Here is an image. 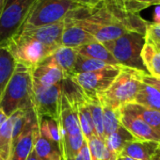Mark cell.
Instances as JSON below:
<instances>
[{
	"instance_id": "obj_29",
	"label": "cell",
	"mask_w": 160,
	"mask_h": 160,
	"mask_svg": "<svg viewBox=\"0 0 160 160\" xmlns=\"http://www.w3.org/2000/svg\"><path fill=\"white\" fill-rule=\"evenodd\" d=\"M101 104L103 108V123H104V134L106 139L107 137L114 133L119 127L122 126V124L120 122L119 109H113L103 103Z\"/></svg>"
},
{
	"instance_id": "obj_13",
	"label": "cell",
	"mask_w": 160,
	"mask_h": 160,
	"mask_svg": "<svg viewBox=\"0 0 160 160\" xmlns=\"http://www.w3.org/2000/svg\"><path fill=\"white\" fill-rule=\"evenodd\" d=\"M93 42L97 41L85 29H83L71 18H64V28L61 37V46L76 49Z\"/></svg>"
},
{
	"instance_id": "obj_25",
	"label": "cell",
	"mask_w": 160,
	"mask_h": 160,
	"mask_svg": "<svg viewBox=\"0 0 160 160\" xmlns=\"http://www.w3.org/2000/svg\"><path fill=\"white\" fill-rule=\"evenodd\" d=\"M86 105L90 110L95 135L105 141V134H104V123H103V108L102 104L97 97H86Z\"/></svg>"
},
{
	"instance_id": "obj_30",
	"label": "cell",
	"mask_w": 160,
	"mask_h": 160,
	"mask_svg": "<svg viewBox=\"0 0 160 160\" xmlns=\"http://www.w3.org/2000/svg\"><path fill=\"white\" fill-rule=\"evenodd\" d=\"M40 133L59 146L60 134H59V126L58 121L46 117L42 118L40 122Z\"/></svg>"
},
{
	"instance_id": "obj_18",
	"label": "cell",
	"mask_w": 160,
	"mask_h": 160,
	"mask_svg": "<svg viewBox=\"0 0 160 160\" xmlns=\"http://www.w3.org/2000/svg\"><path fill=\"white\" fill-rule=\"evenodd\" d=\"M77 55L78 53L76 49L60 46L56 49L47 59L56 63L63 71L65 77H71L73 74V68Z\"/></svg>"
},
{
	"instance_id": "obj_5",
	"label": "cell",
	"mask_w": 160,
	"mask_h": 160,
	"mask_svg": "<svg viewBox=\"0 0 160 160\" xmlns=\"http://www.w3.org/2000/svg\"><path fill=\"white\" fill-rule=\"evenodd\" d=\"M80 7L83 6L76 0H38L21 29L38 28L63 21L71 12Z\"/></svg>"
},
{
	"instance_id": "obj_23",
	"label": "cell",
	"mask_w": 160,
	"mask_h": 160,
	"mask_svg": "<svg viewBox=\"0 0 160 160\" xmlns=\"http://www.w3.org/2000/svg\"><path fill=\"white\" fill-rule=\"evenodd\" d=\"M122 108L135 114L155 131L160 133V111L147 108L135 103L123 105Z\"/></svg>"
},
{
	"instance_id": "obj_10",
	"label": "cell",
	"mask_w": 160,
	"mask_h": 160,
	"mask_svg": "<svg viewBox=\"0 0 160 160\" xmlns=\"http://www.w3.org/2000/svg\"><path fill=\"white\" fill-rule=\"evenodd\" d=\"M121 69V65H116L95 72L75 73L71 77L81 88L86 97H97L108 89Z\"/></svg>"
},
{
	"instance_id": "obj_46",
	"label": "cell",
	"mask_w": 160,
	"mask_h": 160,
	"mask_svg": "<svg viewBox=\"0 0 160 160\" xmlns=\"http://www.w3.org/2000/svg\"><path fill=\"white\" fill-rule=\"evenodd\" d=\"M60 160H61V159H60Z\"/></svg>"
},
{
	"instance_id": "obj_8",
	"label": "cell",
	"mask_w": 160,
	"mask_h": 160,
	"mask_svg": "<svg viewBox=\"0 0 160 160\" xmlns=\"http://www.w3.org/2000/svg\"><path fill=\"white\" fill-rule=\"evenodd\" d=\"M38 0H5L0 14V46L17 34Z\"/></svg>"
},
{
	"instance_id": "obj_11",
	"label": "cell",
	"mask_w": 160,
	"mask_h": 160,
	"mask_svg": "<svg viewBox=\"0 0 160 160\" xmlns=\"http://www.w3.org/2000/svg\"><path fill=\"white\" fill-rule=\"evenodd\" d=\"M119 116L121 124L134 138L141 141H153L160 144V133L148 125L140 118L122 107L119 108Z\"/></svg>"
},
{
	"instance_id": "obj_14",
	"label": "cell",
	"mask_w": 160,
	"mask_h": 160,
	"mask_svg": "<svg viewBox=\"0 0 160 160\" xmlns=\"http://www.w3.org/2000/svg\"><path fill=\"white\" fill-rule=\"evenodd\" d=\"M39 133L40 124L31 125L24 130L12 147L10 160H27L34 150V144Z\"/></svg>"
},
{
	"instance_id": "obj_4",
	"label": "cell",
	"mask_w": 160,
	"mask_h": 160,
	"mask_svg": "<svg viewBox=\"0 0 160 160\" xmlns=\"http://www.w3.org/2000/svg\"><path fill=\"white\" fill-rule=\"evenodd\" d=\"M58 122L60 134L61 160H72L79 152L86 139L80 128L75 108L63 95L61 96L59 119Z\"/></svg>"
},
{
	"instance_id": "obj_16",
	"label": "cell",
	"mask_w": 160,
	"mask_h": 160,
	"mask_svg": "<svg viewBox=\"0 0 160 160\" xmlns=\"http://www.w3.org/2000/svg\"><path fill=\"white\" fill-rule=\"evenodd\" d=\"M141 59L146 72L150 75L160 77V42L145 36Z\"/></svg>"
},
{
	"instance_id": "obj_32",
	"label": "cell",
	"mask_w": 160,
	"mask_h": 160,
	"mask_svg": "<svg viewBox=\"0 0 160 160\" xmlns=\"http://www.w3.org/2000/svg\"><path fill=\"white\" fill-rule=\"evenodd\" d=\"M145 36L160 42V24L149 23L146 28Z\"/></svg>"
},
{
	"instance_id": "obj_38",
	"label": "cell",
	"mask_w": 160,
	"mask_h": 160,
	"mask_svg": "<svg viewBox=\"0 0 160 160\" xmlns=\"http://www.w3.org/2000/svg\"><path fill=\"white\" fill-rule=\"evenodd\" d=\"M8 116L4 113V111L1 109V108H0V126H1L7 120H8Z\"/></svg>"
},
{
	"instance_id": "obj_1",
	"label": "cell",
	"mask_w": 160,
	"mask_h": 160,
	"mask_svg": "<svg viewBox=\"0 0 160 160\" xmlns=\"http://www.w3.org/2000/svg\"><path fill=\"white\" fill-rule=\"evenodd\" d=\"M140 6L131 0H103L92 8L80 7L66 17L104 43L129 32L145 35L149 22L140 16Z\"/></svg>"
},
{
	"instance_id": "obj_27",
	"label": "cell",
	"mask_w": 160,
	"mask_h": 160,
	"mask_svg": "<svg viewBox=\"0 0 160 160\" xmlns=\"http://www.w3.org/2000/svg\"><path fill=\"white\" fill-rule=\"evenodd\" d=\"M112 66L116 65H110L107 62L91 58L82 55H77L76 61L73 68V74L75 73H83V72H95L103 69H108ZM72 74V75H73Z\"/></svg>"
},
{
	"instance_id": "obj_6",
	"label": "cell",
	"mask_w": 160,
	"mask_h": 160,
	"mask_svg": "<svg viewBox=\"0 0 160 160\" xmlns=\"http://www.w3.org/2000/svg\"><path fill=\"white\" fill-rule=\"evenodd\" d=\"M144 42L145 35L137 32H129L116 40L104 42L103 44L119 65L146 72L141 59V50Z\"/></svg>"
},
{
	"instance_id": "obj_3",
	"label": "cell",
	"mask_w": 160,
	"mask_h": 160,
	"mask_svg": "<svg viewBox=\"0 0 160 160\" xmlns=\"http://www.w3.org/2000/svg\"><path fill=\"white\" fill-rule=\"evenodd\" d=\"M145 72H147L122 66L112 84L98 96L99 100L113 109H119L123 105L133 103Z\"/></svg>"
},
{
	"instance_id": "obj_22",
	"label": "cell",
	"mask_w": 160,
	"mask_h": 160,
	"mask_svg": "<svg viewBox=\"0 0 160 160\" xmlns=\"http://www.w3.org/2000/svg\"><path fill=\"white\" fill-rule=\"evenodd\" d=\"M76 51L79 55H82L91 58L98 59L104 62H107L110 65H119L113 56L109 53V51L104 46L103 43L99 42H93L83 45L81 47L76 48Z\"/></svg>"
},
{
	"instance_id": "obj_44",
	"label": "cell",
	"mask_w": 160,
	"mask_h": 160,
	"mask_svg": "<svg viewBox=\"0 0 160 160\" xmlns=\"http://www.w3.org/2000/svg\"><path fill=\"white\" fill-rule=\"evenodd\" d=\"M0 160H2V159H1V158H0Z\"/></svg>"
},
{
	"instance_id": "obj_34",
	"label": "cell",
	"mask_w": 160,
	"mask_h": 160,
	"mask_svg": "<svg viewBox=\"0 0 160 160\" xmlns=\"http://www.w3.org/2000/svg\"><path fill=\"white\" fill-rule=\"evenodd\" d=\"M72 160H91V155H90V151L88 147V143L85 140L83 143L81 149H80L79 152L75 155V157Z\"/></svg>"
},
{
	"instance_id": "obj_12",
	"label": "cell",
	"mask_w": 160,
	"mask_h": 160,
	"mask_svg": "<svg viewBox=\"0 0 160 160\" xmlns=\"http://www.w3.org/2000/svg\"><path fill=\"white\" fill-rule=\"evenodd\" d=\"M64 28V20L51 25L38 28H23L19 32L42 42V44L54 49L61 46V37Z\"/></svg>"
},
{
	"instance_id": "obj_40",
	"label": "cell",
	"mask_w": 160,
	"mask_h": 160,
	"mask_svg": "<svg viewBox=\"0 0 160 160\" xmlns=\"http://www.w3.org/2000/svg\"><path fill=\"white\" fill-rule=\"evenodd\" d=\"M27 160H41L38 156H37V154H36V152H34V150L30 152V154L28 155V157L27 158Z\"/></svg>"
},
{
	"instance_id": "obj_2",
	"label": "cell",
	"mask_w": 160,
	"mask_h": 160,
	"mask_svg": "<svg viewBox=\"0 0 160 160\" xmlns=\"http://www.w3.org/2000/svg\"><path fill=\"white\" fill-rule=\"evenodd\" d=\"M32 70L16 62L14 72L0 99V108L10 117L15 111L33 108Z\"/></svg>"
},
{
	"instance_id": "obj_20",
	"label": "cell",
	"mask_w": 160,
	"mask_h": 160,
	"mask_svg": "<svg viewBox=\"0 0 160 160\" xmlns=\"http://www.w3.org/2000/svg\"><path fill=\"white\" fill-rule=\"evenodd\" d=\"M133 103L160 111V91L142 82Z\"/></svg>"
},
{
	"instance_id": "obj_43",
	"label": "cell",
	"mask_w": 160,
	"mask_h": 160,
	"mask_svg": "<svg viewBox=\"0 0 160 160\" xmlns=\"http://www.w3.org/2000/svg\"><path fill=\"white\" fill-rule=\"evenodd\" d=\"M117 160H122V156H121V155H119V157L117 158Z\"/></svg>"
},
{
	"instance_id": "obj_17",
	"label": "cell",
	"mask_w": 160,
	"mask_h": 160,
	"mask_svg": "<svg viewBox=\"0 0 160 160\" xmlns=\"http://www.w3.org/2000/svg\"><path fill=\"white\" fill-rule=\"evenodd\" d=\"M159 143L153 141H141L133 139L127 141L122 148L121 154L134 160H152V155Z\"/></svg>"
},
{
	"instance_id": "obj_36",
	"label": "cell",
	"mask_w": 160,
	"mask_h": 160,
	"mask_svg": "<svg viewBox=\"0 0 160 160\" xmlns=\"http://www.w3.org/2000/svg\"><path fill=\"white\" fill-rule=\"evenodd\" d=\"M133 1L141 3L147 7H151L152 5H160V0H133Z\"/></svg>"
},
{
	"instance_id": "obj_41",
	"label": "cell",
	"mask_w": 160,
	"mask_h": 160,
	"mask_svg": "<svg viewBox=\"0 0 160 160\" xmlns=\"http://www.w3.org/2000/svg\"><path fill=\"white\" fill-rule=\"evenodd\" d=\"M4 5H5V0H0V14H1V12H2Z\"/></svg>"
},
{
	"instance_id": "obj_28",
	"label": "cell",
	"mask_w": 160,
	"mask_h": 160,
	"mask_svg": "<svg viewBox=\"0 0 160 160\" xmlns=\"http://www.w3.org/2000/svg\"><path fill=\"white\" fill-rule=\"evenodd\" d=\"M73 108H75V110L77 112L80 128H81L84 138L86 140H88L91 137L95 135L94 126H93V122H92V119L90 110L86 105V102L78 104Z\"/></svg>"
},
{
	"instance_id": "obj_9",
	"label": "cell",
	"mask_w": 160,
	"mask_h": 160,
	"mask_svg": "<svg viewBox=\"0 0 160 160\" xmlns=\"http://www.w3.org/2000/svg\"><path fill=\"white\" fill-rule=\"evenodd\" d=\"M61 96V83L44 86L33 80L32 105L39 122L45 117L58 121Z\"/></svg>"
},
{
	"instance_id": "obj_45",
	"label": "cell",
	"mask_w": 160,
	"mask_h": 160,
	"mask_svg": "<svg viewBox=\"0 0 160 160\" xmlns=\"http://www.w3.org/2000/svg\"><path fill=\"white\" fill-rule=\"evenodd\" d=\"M102 1H103V0H102Z\"/></svg>"
},
{
	"instance_id": "obj_47",
	"label": "cell",
	"mask_w": 160,
	"mask_h": 160,
	"mask_svg": "<svg viewBox=\"0 0 160 160\" xmlns=\"http://www.w3.org/2000/svg\"><path fill=\"white\" fill-rule=\"evenodd\" d=\"M159 145H160V144H159Z\"/></svg>"
},
{
	"instance_id": "obj_42",
	"label": "cell",
	"mask_w": 160,
	"mask_h": 160,
	"mask_svg": "<svg viewBox=\"0 0 160 160\" xmlns=\"http://www.w3.org/2000/svg\"><path fill=\"white\" fill-rule=\"evenodd\" d=\"M121 156H122V155H121ZM122 160H134V159L129 158V157H126V156H122Z\"/></svg>"
},
{
	"instance_id": "obj_24",
	"label": "cell",
	"mask_w": 160,
	"mask_h": 160,
	"mask_svg": "<svg viewBox=\"0 0 160 160\" xmlns=\"http://www.w3.org/2000/svg\"><path fill=\"white\" fill-rule=\"evenodd\" d=\"M13 117L10 116L8 120L0 126V158L10 160L12 144Z\"/></svg>"
},
{
	"instance_id": "obj_33",
	"label": "cell",
	"mask_w": 160,
	"mask_h": 160,
	"mask_svg": "<svg viewBox=\"0 0 160 160\" xmlns=\"http://www.w3.org/2000/svg\"><path fill=\"white\" fill-rule=\"evenodd\" d=\"M142 82L160 91V77L152 76L148 72H145L142 76Z\"/></svg>"
},
{
	"instance_id": "obj_39",
	"label": "cell",
	"mask_w": 160,
	"mask_h": 160,
	"mask_svg": "<svg viewBox=\"0 0 160 160\" xmlns=\"http://www.w3.org/2000/svg\"><path fill=\"white\" fill-rule=\"evenodd\" d=\"M152 160H160V145H158V147L154 151Z\"/></svg>"
},
{
	"instance_id": "obj_35",
	"label": "cell",
	"mask_w": 160,
	"mask_h": 160,
	"mask_svg": "<svg viewBox=\"0 0 160 160\" xmlns=\"http://www.w3.org/2000/svg\"><path fill=\"white\" fill-rule=\"evenodd\" d=\"M76 1L83 7L92 8V7H94L97 4H99L102 0H76Z\"/></svg>"
},
{
	"instance_id": "obj_37",
	"label": "cell",
	"mask_w": 160,
	"mask_h": 160,
	"mask_svg": "<svg viewBox=\"0 0 160 160\" xmlns=\"http://www.w3.org/2000/svg\"><path fill=\"white\" fill-rule=\"evenodd\" d=\"M153 21L154 24H160V7L156 8L153 12Z\"/></svg>"
},
{
	"instance_id": "obj_21",
	"label": "cell",
	"mask_w": 160,
	"mask_h": 160,
	"mask_svg": "<svg viewBox=\"0 0 160 160\" xmlns=\"http://www.w3.org/2000/svg\"><path fill=\"white\" fill-rule=\"evenodd\" d=\"M34 152L41 160H60L61 152L58 145L39 133L34 144Z\"/></svg>"
},
{
	"instance_id": "obj_19",
	"label": "cell",
	"mask_w": 160,
	"mask_h": 160,
	"mask_svg": "<svg viewBox=\"0 0 160 160\" xmlns=\"http://www.w3.org/2000/svg\"><path fill=\"white\" fill-rule=\"evenodd\" d=\"M16 61L5 46H0V99L14 72Z\"/></svg>"
},
{
	"instance_id": "obj_26",
	"label": "cell",
	"mask_w": 160,
	"mask_h": 160,
	"mask_svg": "<svg viewBox=\"0 0 160 160\" xmlns=\"http://www.w3.org/2000/svg\"><path fill=\"white\" fill-rule=\"evenodd\" d=\"M61 92L62 95L72 107L85 102L86 95L84 94L81 88L72 79V77H65L62 80Z\"/></svg>"
},
{
	"instance_id": "obj_7",
	"label": "cell",
	"mask_w": 160,
	"mask_h": 160,
	"mask_svg": "<svg viewBox=\"0 0 160 160\" xmlns=\"http://www.w3.org/2000/svg\"><path fill=\"white\" fill-rule=\"evenodd\" d=\"M5 47L17 63H21L31 70L49 58L56 50L21 32L12 37Z\"/></svg>"
},
{
	"instance_id": "obj_15",
	"label": "cell",
	"mask_w": 160,
	"mask_h": 160,
	"mask_svg": "<svg viewBox=\"0 0 160 160\" xmlns=\"http://www.w3.org/2000/svg\"><path fill=\"white\" fill-rule=\"evenodd\" d=\"M64 78L65 74L63 71L56 63L47 58L32 69V79L44 86L61 83Z\"/></svg>"
},
{
	"instance_id": "obj_31",
	"label": "cell",
	"mask_w": 160,
	"mask_h": 160,
	"mask_svg": "<svg viewBox=\"0 0 160 160\" xmlns=\"http://www.w3.org/2000/svg\"><path fill=\"white\" fill-rule=\"evenodd\" d=\"M86 141L88 143L91 160H109V153L103 139L94 135Z\"/></svg>"
}]
</instances>
